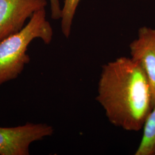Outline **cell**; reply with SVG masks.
Listing matches in <instances>:
<instances>
[{"instance_id": "obj_1", "label": "cell", "mask_w": 155, "mask_h": 155, "mask_svg": "<svg viewBox=\"0 0 155 155\" xmlns=\"http://www.w3.org/2000/svg\"><path fill=\"white\" fill-rule=\"evenodd\" d=\"M96 100L112 125L130 132L143 129L153 109L148 78L130 58L120 57L102 67Z\"/></svg>"}, {"instance_id": "obj_2", "label": "cell", "mask_w": 155, "mask_h": 155, "mask_svg": "<svg viewBox=\"0 0 155 155\" xmlns=\"http://www.w3.org/2000/svg\"><path fill=\"white\" fill-rule=\"evenodd\" d=\"M53 30L46 19L45 8L36 12L21 31L0 41V85L15 79L30 61L27 54L29 44L35 39L46 45L52 41Z\"/></svg>"}, {"instance_id": "obj_3", "label": "cell", "mask_w": 155, "mask_h": 155, "mask_svg": "<svg viewBox=\"0 0 155 155\" xmlns=\"http://www.w3.org/2000/svg\"><path fill=\"white\" fill-rule=\"evenodd\" d=\"M53 133L54 128L47 124L27 123L16 127H0V155H28L31 144Z\"/></svg>"}, {"instance_id": "obj_4", "label": "cell", "mask_w": 155, "mask_h": 155, "mask_svg": "<svg viewBox=\"0 0 155 155\" xmlns=\"http://www.w3.org/2000/svg\"><path fill=\"white\" fill-rule=\"evenodd\" d=\"M47 5V0H0V41L21 31L26 20Z\"/></svg>"}, {"instance_id": "obj_5", "label": "cell", "mask_w": 155, "mask_h": 155, "mask_svg": "<svg viewBox=\"0 0 155 155\" xmlns=\"http://www.w3.org/2000/svg\"><path fill=\"white\" fill-rule=\"evenodd\" d=\"M130 58L144 70L150 82L153 107L155 106V29L140 28L138 37L129 45Z\"/></svg>"}, {"instance_id": "obj_6", "label": "cell", "mask_w": 155, "mask_h": 155, "mask_svg": "<svg viewBox=\"0 0 155 155\" xmlns=\"http://www.w3.org/2000/svg\"><path fill=\"white\" fill-rule=\"evenodd\" d=\"M143 133L135 155H155V106L147 117Z\"/></svg>"}, {"instance_id": "obj_7", "label": "cell", "mask_w": 155, "mask_h": 155, "mask_svg": "<svg viewBox=\"0 0 155 155\" xmlns=\"http://www.w3.org/2000/svg\"><path fill=\"white\" fill-rule=\"evenodd\" d=\"M81 0H65L61 15L62 33L68 38L71 33V25L77 8Z\"/></svg>"}, {"instance_id": "obj_8", "label": "cell", "mask_w": 155, "mask_h": 155, "mask_svg": "<svg viewBox=\"0 0 155 155\" xmlns=\"http://www.w3.org/2000/svg\"><path fill=\"white\" fill-rule=\"evenodd\" d=\"M51 17L54 20L61 18L62 9L61 8L59 0H50Z\"/></svg>"}]
</instances>
